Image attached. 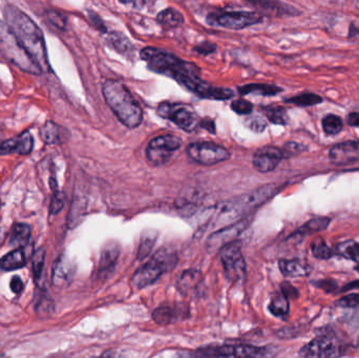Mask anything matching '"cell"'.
Instances as JSON below:
<instances>
[{
  "instance_id": "cell-6",
  "label": "cell",
  "mask_w": 359,
  "mask_h": 358,
  "mask_svg": "<svg viewBox=\"0 0 359 358\" xmlns=\"http://www.w3.org/2000/svg\"><path fill=\"white\" fill-rule=\"evenodd\" d=\"M157 111L160 117L170 120L185 132H194L201 124L198 116L187 105L163 102L159 105Z\"/></svg>"
},
{
  "instance_id": "cell-13",
  "label": "cell",
  "mask_w": 359,
  "mask_h": 358,
  "mask_svg": "<svg viewBox=\"0 0 359 358\" xmlns=\"http://www.w3.org/2000/svg\"><path fill=\"white\" fill-rule=\"evenodd\" d=\"M284 159L282 149L272 145L257 149L252 157L253 167L259 172H270Z\"/></svg>"
},
{
  "instance_id": "cell-25",
  "label": "cell",
  "mask_w": 359,
  "mask_h": 358,
  "mask_svg": "<svg viewBox=\"0 0 359 358\" xmlns=\"http://www.w3.org/2000/svg\"><path fill=\"white\" fill-rule=\"evenodd\" d=\"M282 92V88L271 84L250 83L238 88L241 95H261V96H276Z\"/></svg>"
},
{
  "instance_id": "cell-19",
  "label": "cell",
  "mask_w": 359,
  "mask_h": 358,
  "mask_svg": "<svg viewBox=\"0 0 359 358\" xmlns=\"http://www.w3.org/2000/svg\"><path fill=\"white\" fill-rule=\"evenodd\" d=\"M201 283H202V275L200 271L192 270V269L184 271L179 279V291L183 296H189L196 292Z\"/></svg>"
},
{
  "instance_id": "cell-10",
  "label": "cell",
  "mask_w": 359,
  "mask_h": 358,
  "mask_svg": "<svg viewBox=\"0 0 359 358\" xmlns=\"http://www.w3.org/2000/svg\"><path fill=\"white\" fill-rule=\"evenodd\" d=\"M299 354L303 358H339L344 354V346L333 336H322L305 345Z\"/></svg>"
},
{
  "instance_id": "cell-50",
  "label": "cell",
  "mask_w": 359,
  "mask_h": 358,
  "mask_svg": "<svg viewBox=\"0 0 359 358\" xmlns=\"http://www.w3.org/2000/svg\"><path fill=\"white\" fill-rule=\"evenodd\" d=\"M200 126L201 128H206V130H208L209 132H215V122H213L212 120L206 119L204 120V121H202V120H201Z\"/></svg>"
},
{
  "instance_id": "cell-40",
  "label": "cell",
  "mask_w": 359,
  "mask_h": 358,
  "mask_svg": "<svg viewBox=\"0 0 359 358\" xmlns=\"http://www.w3.org/2000/svg\"><path fill=\"white\" fill-rule=\"evenodd\" d=\"M65 197L62 193L56 191V193H54L50 205V214H52V216L60 212V210L62 209L63 206H65Z\"/></svg>"
},
{
  "instance_id": "cell-4",
  "label": "cell",
  "mask_w": 359,
  "mask_h": 358,
  "mask_svg": "<svg viewBox=\"0 0 359 358\" xmlns=\"http://www.w3.org/2000/svg\"><path fill=\"white\" fill-rule=\"evenodd\" d=\"M280 189L276 185H265L259 187L252 193L241 195L232 201L227 202L222 208L217 221L222 223H231L233 221L240 220L242 216H246L252 210L257 209L259 206L271 199L278 193ZM243 220V219H241Z\"/></svg>"
},
{
  "instance_id": "cell-49",
  "label": "cell",
  "mask_w": 359,
  "mask_h": 358,
  "mask_svg": "<svg viewBox=\"0 0 359 358\" xmlns=\"http://www.w3.org/2000/svg\"><path fill=\"white\" fill-rule=\"evenodd\" d=\"M347 122L349 125L354 128H359V113H351L347 117Z\"/></svg>"
},
{
  "instance_id": "cell-45",
  "label": "cell",
  "mask_w": 359,
  "mask_h": 358,
  "mask_svg": "<svg viewBox=\"0 0 359 358\" xmlns=\"http://www.w3.org/2000/svg\"><path fill=\"white\" fill-rule=\"evenodd\" d=\"M282 294L289 300V298H297L299 296V291L291 284L285 282L282 284Z\"/></svg>"
},
{
  "instance_id": "cell-47",
  "label": "cell",
  "mask_w": 359,
  "mask_h": 358,
  "mask_svg": "<svg viewBox=\"0 0 359 358\" xmlns=\"http://www.w3.org/2000/svg\"><path fill=\"white\" fill-rule=\"evenodd\" d=\"M348 38H349L350 41L358 42L359 43V27H356L354 23L350 25Z\"/></svg>"
},
{
  "instance_id": "cell-8",
  "label": "cell",
  "mask_w": 359,
  "mask_h": 358,
  "mask_svg": "<svg viewBox=\"0 0 359 358\" xmlns=\"http://www.w3.org/2000/svg\"><path fill=\"white\" fill-rule=\"evenodd\" d=\"M188 157L201 165H215L227 161L231 155L228 149L222 145L212 142H194L188 145L186 149Z\"/></svg>"
},
{
  "instance_id": "cell-5",
  "label": "cell",
  "mask_w": 359,
  "mask_h": 358,
  "mask_svg": "<svg viewBox=\"0 0 359 358\" xmlns=\"http://www.w3.org/2000/svg\"><path fill=\"white\" fill-rule=\"evenodd\" d=\"M178 264L176 252L168 248H161L155 256L142 265L133 277V284L137 289L149 287L159 280L163 273L175 269Z\"/></svg>"
},
{
  "instance_id": "cell-54",
  "label": "cell",
  "mask_w": 359,
  "mask_h": 358,
  "mask_svg": "<svg viewBox=\"0 0 359 358\" xmlns=\"http://www.w3.org/2000/svg\"><path fill=\"white\" fill-rule=\"evenodd\" d=\"M0 143H1V141H0Z\"/></svg>"
},
{
  "instance_id": "cell-42",
  "label": "cell",
  "mask_w": 359,
  "mask_h": 358,
  "mask_svg": "<svg viewBox=\"0 0 359 358\" xmlns=\"http://www.w3.org/2000/svg\"><path fill=\"white\" fill-rule=\"evenodd\" d=\"M339 304L345 308H359V294H350L339 300Z\"/></svg>"
},
{
  "instance_id": "cell-22",
  "label": "cell",
  "mask_w": 359,
  "mask_h": 358,
  "mask_svg": "<svg viewBox=\"0 0 359 358\" xmlns=\"http://www.w3.org/2000/svg\"><path fill=\"white\" fill-rule=\"evenodd\" d=\"M269 354V349L266 347L252 346V345H232L233 358H265Z\"/></svg>"
},
{
  "instance_id": "cell-7",
  "label": "cell",
  "mask_w": 359,
  "mask_h": 358,
  "mask_svg": "<svg viewBox=\"0 0 359 358\" xmlns=\"http://www.w3.org/2000/svg\"><path fill=\"white\" fill-rule=\"evenodd\" d=\"M221 261L228 281L238 283L246 275V262L238 241L232 242L221 249Z\"/></svg>"
},
{
  "instance_id": "cell-17",
  "label": "cell",
  "mask_w": 359,
  "mask_h": 358,
  "mask_svg": "<svg viewBox=\"0 0 359 358\" xmlns=\"http://www.w3.org/2000/svg\"><path fill=\"white\" fill-rule=\"evenodd\" d=\"M120 256V246L116 241H109L105 244L101 252L100 262H99V273L107 275L111 273L115 268L116 263Z\"/></svg>"
},
{
  "instance_id": "cell-32",
  "label": "cell",
  "mask_w": 359,
  "mask_h": 358,
  "mask_svg": "<svg viewBox=\"0 0 359 358\" xmlns=\"http://www.w3.org/2000/svg\"><path fill=\"white\" fill-rule=\"evenodd\" d=\"M264 113L271 123L278 124V125H287L289 122L288 113H287L286 109H283V107H266L264 109Z\"/></svg>"
},
{
  "instance_id": "cell-9",
  "label": "cell",
  "mask_w": 359,
  "mask_h": 358,
  "mask_svg": "<svg viewBox=\"0 0 359 358\" xmlns=\"http://www.w3.org/2000/svg\"><path fill=\"white\" fill-rule=\"evenodd\" d=\"M182 140L175 135H164L153 139L147 149V158L153 165L161 166L172 159L181 147Z\"/></svg>"
},
{
  "instance_id": "cell-14",
  "label": "cell",
  "mask_w": 359,
  "mask_h": 358,
  "mask_svg": "<svg viewBox=\"0 0 359 358\" xmlns=\"http://www.w3.org/2000/svg\"><path fill=\"white\" fill-rule=\"evenodd\" d=\"M331 163L334 165H347L359 160L358 141H346L334 145L329 153Z\"/></svg>"
},
{
  "instance_id": "cell-26",
  "label": "cell",
  "mask_w": 359,
  "mask_h": 358,
  "mask_svg": "<svg viewBox=\"0 0 359 358\" xmlns=\"http://www.w3.org/2000/svg\"><path fill=\"white\" fill-rule=\"evenodd\" d=\"M181 315L178 307L161 306L154 311L153 319L159 325H168L178 321Z\"/></svg>"
},
{
  "instance_id": "cell-1",
  "label": "cell",
  "mask_w": 359,
  "mask_h": 358,
  "mask_svg": "<svg viewBox=\"0 0 359 358\" xmlns=\"http://www.w3.org/2000/svg\"><path fill=\"white\" fill-rule=\"evenodd\" d=\"M8 29L40 71H50L43 34L38 25L22 11L12 4L4 8Z\"/></svg>"
},
{
  "instance_id": "cell-37",
  "label": "cell",
  "mask_w": 359,
  "mask_h": 358,
  "mask_svg": "<svg viewBox=\"0 0 359 358\" xmlns=\"http://www.w3.org/2000/svg\"><path fill=\"white\" fill-rule=\"evenodd\" d=\"M312 254L320 260H328L332 258L334 252L322 239H318L312 244Z\"/></svg>"
},
{
  "instance_id": "cell-23",
  "label": "cell",
  "mask_w": 359,
  "mask_h": 358,
  "mask_svg": "<svg viewBox=\"0 0 359 358\" xmlns=\"http://www.w3.org/2000/svg\"><path fill=\"white\" fill-rule=\"evenodd\" d=\"M158 239V233L154 229H147L141 235L140 244H139L138 252H137V258L138 260L143 261L151 254L154 246Z\"/></svg>"
},
{
  "instance_id": "cell-43",
  "label": "cell",
  "mask_w": 359,
  "mask_h": 358,
  "mask_svg": "<svg viewBox=\"0 0 359 358\" xmlns=\"http://www.w3.org/2000/svg\"><path fill=\"white\" fill-rule=\"evenodd\" d=\"M215 48H217L215 44L211 43V42L205 41L198 44V46H196L194 50H196V52H198V54L209 55L211 54V53L215 52Z\"/></svg>"
},
{
  "instance_id": "cell-33",
  "label": "cell",
  "mask_w": 359,
  "mask_h": 358,
  "mask_svg": "<svg viewBox=\"0 0 359 358\" xmlns=\"http://www.w3.org/2000/svg\"><path fill=\"white\" fill-rule=\"evenodd\" d=\"M287 103L297 105V106H312V105L320 104L323 102V98L313 92H304L297 96L291 97L287 99Z\"/></svg>"
},
{
  "instance_id": "cell-53",
  "label": "cell",
  "mask_w": 359,
  "mask_h": 358,
  "mask_svg": "<svg viewBox=\"0 0 359 358\" xmlns=\"http://www.w3.org/2000/svg\"><path fill=\"white\" fill-rule=\"evenodd\" d=\"M355 269H356V270H358V273H359V265H358V267H356V268H355Z\"/></svg>"
},
{
  "instance_id": "cell-34",
  "label": "cell",
  "mask_w": 359,
  "mask_h": 358,
  "mask_svg": "<svg viewBox=\"0 0 359 358\" xmlns=\"http://www.w3.org/2000/svg\"><path fill=\"white\" fill-rule=\"evenodd\" d=\"M109 41H111L113 48L121 54H130L133 52L132 42L122 33L111 34Z\"/></svg>"
},
{
  "instance_id": "cell-46",
  "label": "cell",
  "mask_w": 359,
  "mask_h": 358,
  "mask_svg": "<svg viewBox=\"0 0 359 358\" xmlns=\"http://www.w3.org/2000/svg\"><path fill=\"white\" fill-rule=\"evenodd\" d=\"M10 288L13 294H19L22 292L23 288H25V284H23V281L20 277L15 275V277L11 279Z\"/></svg>"
},
{
  "instance_id": "cell-21",
  "label": "cell",
  "mask_w": 359,
  "mask_h": 358,
  "mask_svg": "<svg viewBox=\"0 0 359 358\" xmlns=\"http://www.w3.org/2000/svg\"><path fill=\"white\" fill-rule=\"evenodd\" d=\"M27 265V256L23 249H14L0 259V270L14 271Z\"/></svg>"
},
{
  "instance_id": "cell-29",
  "label": "cell",
  "mask_w": 359,
  "mask_h": 358,
  "mask_svg": "<svg viewBox=\"0 0 359 358\" xmlns=\"http://www.w3.org/2000/svg\"><path fill=\"white\" fill-rule=\"evenodd\" d=\"M157 20L164 27H178L184 22V17L176 8H168L158 14Z\"/></svg>"
},
{
  "instance_id": "cell-16",
  "label": "cell",
  "mask_w": 359,
  "mask_h": 358,
  "mask_svg": "<svg viewBox=\"0 0 359 358\" xmlns=\"http://www.w3.org/2000/svg\"><path fill=\"white\" fill-rule=\"evenodd\" d=\"M177 358H233L232 345L208 346L191 351H181Z\"/></svg>"
},
{
  "instance_id": "cell-52",
  "label": "cell",
  "mask_w": 359,
  "mask_h": 358,
  "mask_svg": "<svg viewBox=\"0 0 359 358\" xmlns=\"http://www.w3.org/2000/svg\"><path fill=\"white\" fill-rule=\"evenodd\" d=\"M4 239H6V233H4V229L0 227V246L4 243Z\"/></svg>"
},
{
  "instance_id": "cell-3",
  "label": "cell",
  "mask_w": 359,
  "mask_h": 358,
  "mask_svg": "<svg viewBox=\"0 0 359 358\" xmlns=\"http://www.w3.org/2000/svg\"><path fill=\"white\" fill-rule=\"evenodd\" d=\"M102 92L105 102L123 125L136 128L142 123V107L122 82L107 80L103 83Z\"/></svg>"
},
{
  "instance_id": "cell-31",
  "label": "cell",
  "mask_w": 359,
  "mask_h": 358,
  "mask_svg": "<svg viewBox=\"0 0 359 358\" xmlns=\"http://www.w3.org/2000/svg\"><path fill=\"white\" fill-rule=\"evenodd\" d=\"M323 130L328 136H334L343 130L344 122L341 117L337 115H327L322 121Z\"/></svg>"
},
{
  "instance_id": "cell-39",
  "label": "cell",
  "mask_w": 359,
  "mask_h": 358,
  "mask_svg": "<svg viewBox=\"0 0 359 358\" xmlns=\"http://www.w3.org/2000/svg\"><path fill=\"white\" fill-rule=\"evenodd\" d=\"M231 109L238 115H249L252 113L253 105L252 103L244 100V99H238L231 103Z\"/></svg>"
},
{
  "instance_id": "cell-12",
  "label": "cell",
  "mask_w": 359,
  "mask_h": 358,
  "mask_svg": "<svg viewBox=\"0 0 359 358\" xmlns=\"http://www.w3.org/2000/svg\"><path fill=\"white\" fill-rule=\"evenodd\" d=\"M248 219H243L233 224L228 225L219 229L217 233H212L207 241V249L209 252H217L225 247L228 244L236 242L238 235L248 227Z\"/></svg>"
},
{
  "instance_id": "cell-44",
  "label": "cell",
  "mask_w": 359,
  "mask_h": 358,
  "mask_svg": "<svg viewBox=\"0 0 359 358\" xmlns=\"http://www.w3.org/2000/svg\"><path fill=\"white\" fill-rule=\"evenodd\" d=\"M48 19H50V20L56 25V27L65 29V16H62V15L60 14V13L55 12V11L48 12Z\"/></svg>"
},
{
  "instance_id": "cell-27",
  "label": "cell",
  "mask_w": 359,
  "mask_h": 358,
  "mask_svg": "<svg viewBox=\"0 0 359 358\" xmlns=\"http://www.w3.org/2000/svg\"><path fill=\"white\" fill-rule=\"evenodd\" d=\"M62 128L53 121H48L40 128V138L46 144H57L62 139Z\"/></svg>"
},
{
  "instance_id": "cell-36",
  "label": "cell",
  "mask_w": 359,
  "mask_h": 358,
  "mask_svg": "<svg viewBox=\"0 0 359 358\" xmlns=\"http://www.w3.org/2000/svg\"><path fill=\"white\" fill-rule=\"evenodd\" d=\"M337 252L345 258L350 260L359 262V243H353V242H346L337 246Z\"/></svg>"
},
{
  "instance_id": "cell-41",
  "label": "cell",
  "mask_w": 359,
  "mask_h": 358,
  "mask_svg": "<svg viewBox=\"0 0 359 358\" xmlns=\"http://www.w3.org/2000/svg\"><path fill=\"white\" fill-rule=\"evenodd\" d=\"M247 126L253 132H262L266 128V121L264 118L259 117V116H253V117L249 118L248 121L246 122Z\"/></svg>"
},
{
  "instance_id": "cell-35",
  "label": "cell",
  "mask_w": 359,
  "mask_h": 358,
  "mask_svg": "<svg viewBox=\"0 0 359 358\" xmlns=\"http://www.w3.org/2000/svg\"><path fill=\"white\" fill-rule=\"evenodd\" d=\"M44 263H46V249L38 248L32 256V271L36 281H39L41 277Z\"/></svg>"
},
{
  "instance_id": "cell-28",
  "label": "cell",
  "mask_w": 359,
  "mask_h": 358,
  "mask_svg": "<svg viewBox=\"0 0 359 358\" xmlns=\"http://www.w3.org/2000/svg\"><path fill=\"white\" fill-rule=\"evenodd\" d=\"M331 219L322 216V218H314L312 220L308 221L305 225L301 227L294 235H311V233H320V231L325 230L328 228L330 225Z\"/></svg>"
},
{
  "instance_id": "cell-38",
  "label": "cell",
  "mask_w": 359,
  "mask_h": 358,
  "mask_svg": "<svg viewBox=\"0 0 359 358\" xmlns=\"http://www.w3.org/2000/svg\"><path fill=\"white\" fill-rule=\"evenodd\" d=\"M307 147L304 146L301 143L297 142H287L282 149L283 155L284 158L294 157V156L299 155L306 151Z\"/></svg>"
},
{
  "instance_id": "cell-20",
  "label": "cell",
  "mask_w": 359,
  "mask_h": 358,
  "mask_svg": "<svg viewBox=\"0 0 359 358\" xmlns=\"http://www.w3.org/2000/svg\"><path fill=\"white\" fill-rule=\"evenodd\" d=\"M32 229L25 223H17L11 229L10 245L15 249H23L31 239Z\"/></svg>"
},
{
  "instance_id": "cell-2",
  "label": "cell",
  "mask_w": 359,
  "mask_h": 358,
  "mask_svg": "<svg viewBox=\"0 0 359 358\" xmlns=\"http://www.w3.org/2000/svg\"><path fill=\"white\" fill-rule=\"evenodd\" d=\"M140 56L151 71L174 78L185 88L200 77V69L194 63L186 62L161 48H144L141 50Z\"/></svg>"
},
{
  "instance_id": "cell-11",
  "label": "cell",
  "mask_w": 359,
  "mask_h": 358,
  "mask_svg": "<svg viewBox=\"0 0 359 358\" xmlns=\"http://www.w3.org/2000/svg\"><path fill=\"white\" fill-rule=\"evenodd\" d=\"M210 25H217L222 27L230 29H243L251 25H257L263 21V17L255 12H247V11H229L223 12L215 16H209L208 20Z\"/></svg>"
},
{
  "instance_id": "cell-51",
  "label": "cell",
  "mask_w": 359,
  "mask_h": 358,
  "mask_svg": "<svg viewBox=\"0 0 359 358\" xmlns=\"http://www.w3.org/2000/svg\"><path fill=\"white\" fill-rule=\"evenodd\" d=\"M354 288H359V281H354L352 283L348 284L347 286L343 288L341 291H348V290L354 289Z\"/></svg>"
},
{
  "instance_id": "cell-24",
  "label": "cell",
  "mask_w": 359,
  "mask_h": 358,
  "mask_svg": "<svg viewBox=\"0 0 359 358\" xmlns=\"http://www.w3.org/2000/svg\"><path fill=\"white\" fill-rule=\"evenodd\" d=\"M280 269L285 277H304L309 273L307 265L299 260L280 261Z\"/></svg>"
},
{
  "instance_id": "cell-18",
  "label": "cell",
  "mask_w": 359,
  "mask_h": 358,
  "mask_svg": "<svg viewBox=\"0 0 359 358\" xmlns=\"http://www.w3.org/2000/svg\"><path fill=\"white\" fill-rule=\"evenodd\" d=\"M75 275V265L65 258L57 261L53 271V284L57 287H65L71 283Z\"/></svg>"
},
{
  "instance_id": "cell-15",
  "label": "cell",
  "mask_w": 359,
  "mask_h": 358,
  "mask_svg": "<svg viewBox=\"0 0 359 358\" xmlns=\"http://www.w3.org/2000/svg\"><path fill=\"white\" fill-rule=\"evenodd\" d=\"M34 139L31 132H25L15 138L1 141L0 143V156L12 155H29L33 151Z\"/></svg>"
},
{
  "instance_id": "cell-30",
  "label": "cell",
  "mask_w": 359,
  "mask_h": 358,
  "mask_svg": "<svg viewBox=\"0 0 359 358\" xmlns=\"http://www.w3.org/2000/svg\"><path fill=\"white\" fill-rule=\"evenodd\" d=\"M269 311L274 317L286 319L289 315L288 298L284 294L273 296L269 304Z\"/></svg>"
},
{
  "instance_id": "cell-48",
  "label": "cell",
  "mask_w": 359,
  "mask_h": 358,
  "mask_svg": "<svg viewBox=\"0 0 359 358\" xmlns=\"http://www.w3.org/2000/svg\"><path fill=\"white\" fill-rule=\"evenodd\" d=\"M318 286H320L323 289L326 290V291H332V290H335L337 288V283H334V281H330V280H325V281H320V283L318 284Z\"/></svg>"
}]
</instances>
